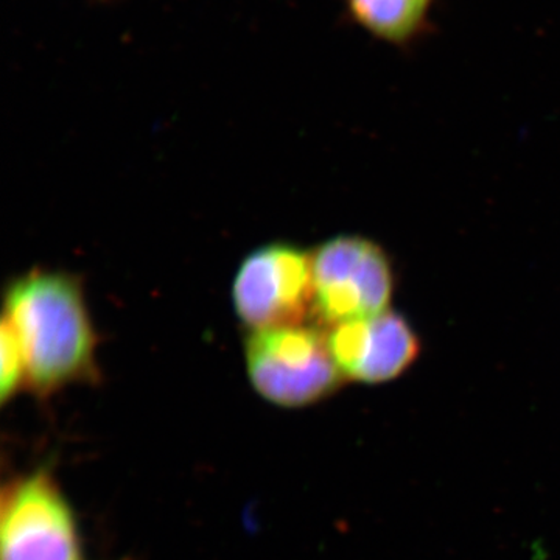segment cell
Returning <instances> with one entry per match:
<instances>
[{"label":"cell","instance_id":"cell-8","mask_svg":"<svg viewBox=\"0 0 560 560\" xmlns=\"http://www.w3.org/2000/svg\"><path fill=\"white\" fill-rule=\"evenodd\" d=\"M0 399L2 404L13 399L22 388H25V366L20 342L14 337L9 323L2 319L0 330Z\"/></svg>","mask_w":560,"mask_h":560},{"label":"cell","instance_id":"cell-5","mask_svg":"<svg viewBox=\"0 0 560 560\" xmlns=\"http://www.w3.org/2000/svg\"><path fill=\"white\" fill-rule=\"evenodd\" d=\"M238 319L249 330L298 326L312 318V253L271 243L250 253L232 285Z\"/></svg>","mask_w":560,"mask_h":560},{"label":"cell","instance_id":"cell-1","mask_svg":"<svg viewBox=\"0 0 560 560\" xmlns=\"http://www.w3.org/2000/svg\"><path fill=\"white\" fill-rule=\"evenodd\" d=\"M3 320L20 342L25 388L38 396L97 375V335L75 276L35 268L13 279L5 290Z\"/></svg>","mask_w":560,"mask_h":560},{"label":"cell","instance_id":"cell-2","mask_svg":"<svg viewBox=\"0 0 560 560\" xmlns=\"http://www.w3.org/2000/svg\"><path fill=\"white\" fill-rule=\"evenodd\" d=\"M245 361L253 388L280 408L311 407L346 381L331 357L327 331L307 324L249 330Z\"/></svg>","mask_w":560,"mask_h":560},{"label":"cell","instance_id":"cell-3","mask_svg":"<svg viewBox=\"0 0 560 560\" xmlns=\"http://www.w3.org/2000/svg\"><path fill=\"white\" fill-rule=\"evenodd\" d=\"M0 560H86L75 511L47 467L3 486Z\"/></svg>","mask_w":560,"mask_h":560},{"label":"cell","instance_id":"cell-4","mask_svg":"<svg viewBox=\"0 0 560 560\" xmlns=\"http://www.w3.org/2000/svg\"><path fill=\"white\" fill-rule=\"evenodd\" d=\"M313 312L326 330L388 311L393 265L377 243L341 235L312 253Z\"/></svg>","mask_w":560,"mask_h":560},{"label":"cell","instance_id":"cell-7","mask_svg":"<svg viewBox=\"0 0 560 560\" xmlns=\"http://www.w3.org/2000/svg\"><path fill=\"white\" fill-rule=\"evenodd\" d=\"M345 5L361 31L404 50L429 33L434 0H345Z\"/></svg>","mask_w":560,"mask_h":560},{"label":"cell","instance_id":"cell-6","mask_svg":"<svg viewBox=\"0 0 560 560\" xmlns=\"http://www.w3.org/2000/svg\"><path fill=\"white\" fill-rule=\"evenodd\" d=\"M327 331L335 363L346 381L381 385L394 381L418 360V334L399 313L338 324Z\"/></svg>","mask_w":560,"mask_h":560}]
</instances>
